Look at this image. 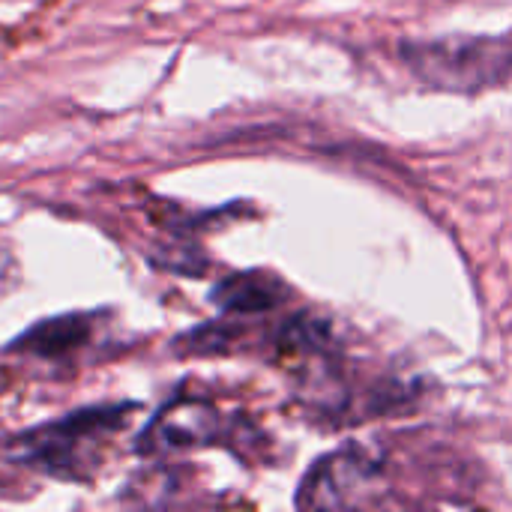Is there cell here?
<instances>
[{
  "label": "cell",
  "instance_id": "5b68a950",
  "mask_svg": "<svg viewBox=\"0 0 512 512\" xmlns=\"http://www.w3.org/2000/svg\"><path fill=\"white\" fill-rule=\"evenodd\" d=\"M93 333H96L93 315H60L33 324L24 336L12 342V348L45 360H63L87 348L93 342Z\"/></svg>",
  "mask_w": 512,
  "mask_h": 512
},
{
  "label": "cell",
  "instance_id": "6da1fadb",
  "mask_svg": "<svg viewBox=\"0 0 512 512\" xmlns=\"http://www.w3.org/2000/svg\"><path fill=\"white\" fill-rule=\"evenodd\" d=\"M132 405H105L75 411L51 426L18 435L12 453L21 465L57 480H87L111 441L129 426Z\"/></svg>",
  "mask_w": 512,
  "mask_h": 512
},
{
  "label": "cell",
  "instance_id": "277c9868",
  "mask_svg": "<svg viewBox=\"0 0 512 512\" xmlns=\"http://www.w3.org/2000/svg\"><path fill=\"white\" fill-rule=\"evenodd\" d=\"M222 435V417L213 405L198 399H177L165 405L141 432L138 453L168 456L183 450H198Z\"/></svg>",
  "mask_w": 512,
  "mask_h": 512
},
{
  "label": "cell",
  "instance_id": "8992f818",
  "mask_svg": "<svg viewBox=\"0 0 512 512\" xmlns=\"http://www.w3.org/2000/svg\"><path fill=\"white\" fill-rule=\"evenodd\" d=\"M213 303L225 315H258L270 312L279 297V282L264 273H234L213 288Z\"/></svg>",
  "mask_w": 512,
  "mask_h": 512
},
{
  "label": "cell",
  "instance_id": "3957f363",
  "mask_svg": "<svg viewBox=\"0 0 512 512\" xmlns=\"http://www.w3.org/2000/svg\"><path fill=\"white\" fill-rule=\"evenodd\" d=\"M381 465L360 447L336 450L318 459L300 483L297 504L306 510L378 507L384 498Z\"/></svg>",
  "mask_w": 512,
  "mask_h": 512
},
{
  "label": "cell",
  "instance_id": "52a82bcc",
  "mask_svg": "<svg viewBox=\"0 0 512 512\" xmlns=\"http://www.w3.org/2000/svg\"><path fill=\"white\" fill-rule=\"evenodd\" d=\"M15 285V261L9 258V252L0 249V297Z\"/></svg>",
  "mask_w": 512,
  "mask_h": 512
},
{
  "label": "cell",
  "instance_id": "7a4b0ae2",
  "mask_svg": "<svg viewBox=\"0 0 512 512\" xmlns=\"http://www.w3.org/2000/svg\"><path fill=\"white\" fill-rule=\"evenodd\" d=\"M402 63L417 81L444 93H483L512 75V36L405 39Z\"/></svg>",
  "mask_w": 512,
  "mask_h": 512
}]
</instances>
